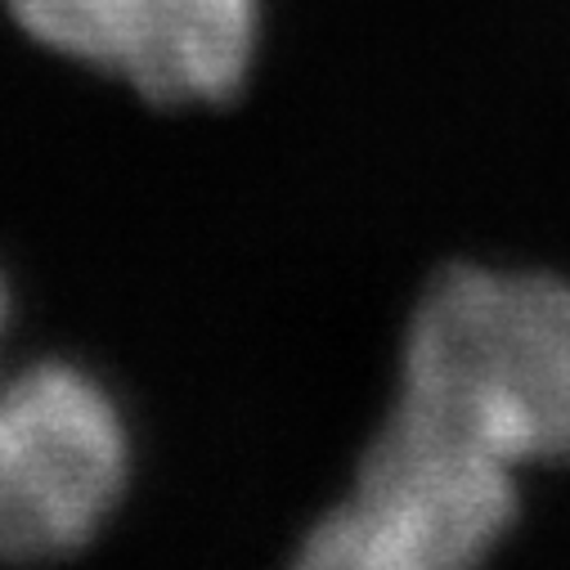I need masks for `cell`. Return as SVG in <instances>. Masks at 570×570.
I'll return each mask as SVG.
<instances>
[{
    "instance_id": "1",
    "label": "cell",
    "mask_w": 570,
    "mask_h": 570,
    "mask_svg": "<svg viewBox=\"0 0 570 570\" xmlns=\"http://www.w3.org/2000/svg\"><path fill=\"white\" fill-rule=\"evenodd\" d=\"M400 413L508 463H570V283L459 265L404 337Z\"/></svg>"
},
{
    "instance_id": "2",
    "label": "cell",
    "mask_w": 570,
    "mask_h": 570,
    "mask_svg": "<svg viewBox=\"0 0 570 570\" xmlns=\"http://www.w3.org/2000/svg\"><path fill=\"white\" fill-rule=\"evenodd\" d=\"M517 468L391 413L351 494L306 534L324 570H459L499 548L517 521Z\"/></svg>"
},
{
    "instance_id": "3",
    "label": "cell",
    "mask_w": 570,
    "mask_h": 570,
    "mask_svg": "<svg viewBox=\"0 0 570 570\" xmlns=\"http://www.w3.org/2000/svg\"><path fill=\"white\" fill-rule=\"evenodd\" d=\"M126 468V422L77 364L50 360L0 386V557L77 552L117 508Z\"/></svg>"
},
{
    "instance_id": "4",
    "label": "cell",
    "mask_w": 570,
    "mask_h": 570,
    "mask_svg": "<svg viewBox=\"0 0 570 570\" xmlns=\"http://www.w3.org/2000/svg\"><path fill=\"white\" fill-rule=\"evenodd\" d=\"M261 0H130L117 68L154 104L229 99L256 50Z\"/></svg>"
},
{
    "instance_id": "5",
    "label": "cell",
    "mask_w": 570,
    "mask_h": 570,
    "mask_svg": "<svg viewBox=\"0 0 570 570\" xmlns=\"http://www.w3.org/2000/svg\"><path fill=\"white\" fill-rule=\"evenodd\" d=\"M6 6L41 46L95 68H117L130 0H6Z\"/></svg>"
},
{
    "instance_id": "6",
    "label": "cell",
    "mask_w": 570,
    "mask_h": 570,
    "mask_svg": "<svg viewBox=\"0 0 570 570\" xmlns=\"http://www.w3.org/2000/svg\"><path fill=\"white\" fill-rule=\"evenodd\" d=\"M0 324H6V283H0Z\"/></svg>"
}]
</instances>
